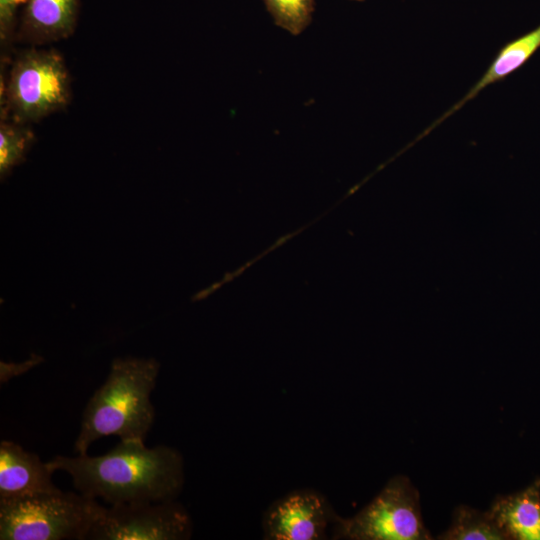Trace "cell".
Returning <instances> with one entry per match:
<instances>
[{
    "label": "cell",
    "mask_w": 540,
    "mask_h": 540,
    "mask_svg": "<svg viewBox=\"0 0 540 540\" xmlns=\"http://www.w3.org/2000/svg\"><path fill=\"white\" fill-rule=\"evenodd\" d=\"M540 48V24L531 31L506 43L497 53L494 60L482 77L467 93L442 116L429 125L413 143L425 137L444 120L461 109L467 102L475 98L483 89L504 80L524 66Z\"/></svg>",
    "instance_id": "10"
},
{
    "label": "cell",
    "mask_w": 540,
    "mask_h": 540,
    "mask_svg": "<svg viewBox=\"0 0 540 540\" xmlns=\"http://www.w3.org/2000/svg\"><path fill=\"white\" fill-rule=\"evenodd\" d=\"M327 499L313 490H297L275 501L266 511L264 538L320 540L327 538L337 518Z\"/></svg>",
    "instance_id": "7"
},
{
    "label": "cell",
    "mask_w": 540,
    "mask_h": 540,
    "mask_svg": "<svg viewBox=\"0 0 540 540\" xmlns=\"http://www.w3.org/2000/svg\"><path fill=\"white\" fill-rule=\"evenodd\" d=\"M27 0H0V43L1 55L8 58L7 50L15 42L18 25V9Z\"/></svg>",
    "instance_id": "15"
},
{
    "label": "cell",
    "mask_w": 540,
    "mask_h": 540,
    "mask_svg": "<svg viewBox=\"0 0 540 540\" xmlns=\"http://www.w3.org/2000/svg\"><path fill=\"white\" fill-rule=\"evenodd\" d=\"M105 509L94 498L60 489L0 502V539L86 540Z\"/></svg>",
    "instance_id": "4"
},
{
    "label": "cell",
    "mask_w": 540,
    "mask_h": 540,
    "mask_svg": "<svg viewBox=\"0 0 540 540\" xmlns=\"http://www.w3.org/2000/svg\"><path fill=\"white\" fill-rule=\"evenodd\" d=\"M71 94L62 55L52 48L29 47L16 55L1 80V119L30 125L65 109Z\"/></svg>",
    "instance_id": "3"
},
{
    "label": "cell",
    "mask_w": 540,
    "mask_h": 540,
    "mask_svg": "<svg viewBox=\"0 0 540 540\" xmlns=\"http://www.w3.org/2000/svg\"><path fill=\"white\" fill-rule=\"evenodd\" d=\"M53 472L35 453L8 440L0 443V502L52 492Z\"/></svg>",
    "instance_id": "8"
},
{
    "label": "cell",
    "mask_w": 540,
    "mask_h": 540,
    "mask_svg": "<svg viewBox=\"0 0 540 540\" xmlns=\"http://www.w3.org/2000/svg\"><path fill=\"white\" fill-rule=\"evenodd\" d=\"M159 370L160 364L153 358L113 360L105 382L84 409L74 444L77 455L87 454L93 442L106 436L145 441L155 419L151 394Z\"/></svg>",
    "instance_id": "2"
},
{
    "label": "cell",
    "mask_w": 540,
    "mask_h": 540,
    "mask_svg": "<svg viewBox=\"0 0 540 540\" xmlns=\"http://www.w3.org/2000/svg\"><path fill=\"white\" fill-rule=\"evenodd\" d=\"M488 512L507 539L540 540V480L498 497Z\"/></svg>",
    "instance_id": "11"
},
{
    "label": "cell",
    "mask_w": 540,
    "mask_h": 540,
    "mask_svg": "<svg viewBox=\"0 0 540 540\" xmlns=\"http://www.w3.org/2000/svg\"><path fill=\"white\" fill-rule=\"evenodd\" d=\"M188 511L175 500L109 505L92 527L90 540H187Z\"/></svg>",
    "instance_id": "6"
},
{
    "label": "cell",
    "mask_w": 540,
    "mask_h": 540,
    "mask_svg": "<svg viewBox=\"0 0 540 540\" xmlns=\"http://www.w3.org/2000/svg\"><path fill=\"white\" fill-rule=\"evenodd\" d=\"M356 1H361V0H356Z\"/></svg>",
    "instance_id": "17"
},
{
    "label": "cell",
    "mask_w": 540,
    "mask_h": 540,
    "mask_svg": "<svg viewBox=\"0 0 540 540\" xmlns=\"http://www.w3.org/2000/svg\"><path fill=\"white\" fill-rule=\"evenodd\" d=\"M438 538L445 540L507 539L488 511L482 512L464 505L456 508L449 528Z\"/></svg>",
    "instance_id": "12"
},
{
    "label": "cell",
    "mask_w": 540,
    "mask_h": 540,
    "mask_svg": "<svg viewBox=\"0 0 540 540\" xmlns=\"http://www.w3.org/2000/svg\"><path fill=\"white\" fill-rule=\"evenodd\" d=\"M332 536L351 540L431 538L421 517L418 492L402 475L391 478L380 493L353 517L337 516Z\"/></svg>",
    "instance_id": "5"
},
{
    "label": "cell",
    "mask_w": 540,
    "mask_h": 540,
    "mask_svg": "<svg viewBox=\"0 0 540 540\" xmlns=\"http://www.w3.org/2000/svg\"><path fill=\"white\" fill-rule=\"evenodd\" d=\"M48 468L64 471L74 488L109 505L175 500L184 484L183 457L176 449L144 441H120L99 456L57 455L46 462Z\"/></svg>",
    "instance_id": "1"
},
{
    "label": "cell",
    "mask_w": 540,
    "mask_h": 540,
    "mask_svg": "<svg viewBox=\"0 0 540 540\" xmlns=\"http://www.w3.org/2000/svg\"><path fill=\"white\" fill-rule=\"evenodd\" d=\"M275 24L292 35L311 23L316 0H263Z\"/></svg>",
    "instance_id": "14"
},
{
    "label": "cell",
    "mask_w": 540,
    "mask_h": 540,
    "mask_svg": "<svg viewBox=\"0 0 540 540\" xmlns=\"http://www.w3.org/2000/svg\"><path fill=\"white\" fill-rule=\"evenodd\" d=\"M79 0H27L15 41L41 47L70 37L77 26Z\"/></svg>",
    "instance_id": "9"
},
{
    "label": "cell",
    "mask_w": 540,
    "mask_h": 540,
    "mask_svg": "<svg viewBox=\"0 0 540 540\" xmlns=\"http://www.w3.org/2000/svg\"><path fill=\"white\" fill-rule=\"evenodd\" d=\"M304 228H305V227H304ZM304 228L299 229L297 232L290 233V234H288L287 236L282 237V238L279 239L276 243H274V244L272 245V247H270V248H269L266 252H264L262 255L266 254V253L269 252V251H272L273 249H275L276 247H278L279 245H281L282 243H284L285 241H287L290 237L295 236L296 234H298L299 232H301Z\"/></svg>",
    "instance_id": "16"
},
{
    "label": "cell",
    "mask_w": 540,
    "mask_h": 540,
    "mask_svg": "<svg viewBox=\"0 0 540 540\" xmlns=\"http://www.w3.org/2000/svg\"><path fill=\"white\" fill-rule=\"evenodd\" d=\"M35 141L28 124L8 119L0 122V178L5 179L26 158Z\"/></svg>",
    "instance_id": "13"
}]
</instances>
